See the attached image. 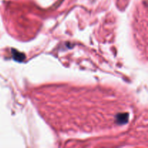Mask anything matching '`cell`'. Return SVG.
I'll list each match as a JSON object with an SVG mask.
<instances>
[{
    "mask_svg": "<svg viewBox=\"0 0 148 148\" xmlns=\"http://www.w3.org/2000/svg\"><path fill=\"white\" fill-rule=\"evenodd\" d=\"M13 56L14 59L17 61H23L25 59L24 54H22L21 53H19L17 51H12Z\"/></svg>",
    "mask_w": 148,
    "mask_h": 148,
    "instance_id": "2",
    "label": "cell"
},
{
    "mask_svg": "<svg viewBox=\"0 0 148 148\" xmlns=\"http://www.w3.org/2000/svg\"><path fill=\"white\" fill-rule=\"evenodd\" d=\"M129 115L127 114H119L116 117V121L119 124H122L124 123H127L128 121Z\"/></svg>",
    "mask_w": 148,
    "mask_h": 148,
    "instance_id": "1",
    "label": "cell"
}]
</instances>
